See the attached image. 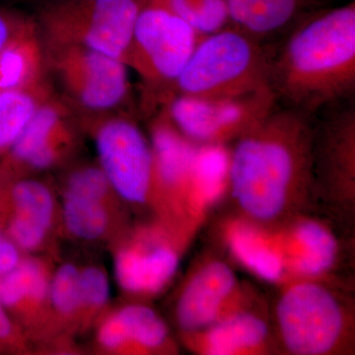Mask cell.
Returning a JSON list of instances; mask_svg holds the SVG:
<instances>
[{
  "instance_id": "obj_1",
  "label": "cell",
  "mask_w": 355,
  "mask_h": 355,
  "mask_svg": "<svg viewBox=\"0 0 355 355\" xmlns=\"http://www.w3.org/2000/svg\"><path fill=\"white\" fill-rule=\"evenodd\" d=\"M313 116L279 106L234 141L229 186L245 218L286 222L316 190Z\"/></svg>"
},
{
  "instance_id": "obj_2",
  "label": "cell",
  "mask_w": 355,
  "mask_h": 355,
  "mask_svg": "<svg viewBox=\"0 0 355 355\" xmlns=\"http://www.w3.org/2000/svg\"><path fill=\"white\" fill-rule=\"evenodd\" d=\"M270 88L277 105L314 116L355 92V2L320 9L273 49Z\"/></svg>"
},
{
  "instance_id": "obj_3",
  "label": "cell",
  "mask_w": 355,
  "mask_h": 355,
  "mask_svg": "<svg viewBox=\"0 0 355 355\" xmlns=\"http://www.w3.org/2000/svg\"><path fill=\"white\" fill-rule=\"evenodd\" d=\"M272 50L232 24L207 35L175 81L176 96L236 97L270 88Z\"/></svg>"
},
{
  "instance_id": "obj_4",
  "label": "cell",
  "mask_w": 355,
  "mask_h": 355,
  "mask_svg": "<svg viewBox=\"0 0 355 355\" xmlns=\"http://www.w3.org/2000/svg\"><path fill=\"white\" fill-rule=\"evenodd\" d=\"M286 280L275 307V331L284 352L294 355L350 352L354 318L343 299L322 280Z\"/></svg>"
},
{
  "instance_id": "obj_5",
  "label": "cell",
  "mask_w": 355,
  "mask_h": 355,
  "mask_svg": "<svg viewBox=\"0 0 355 355\" xmlns=\"http://www.w3.org/2000/svg\"><path fill=\"white\" fill-rule=\"evenodd\" d=\"M277 106L270 88L236 97L175 96L169 116L178 132L196 146H225L252 130Z\"/></svg>"
},
{
  "instance_id": "obj_6",
  "label": "cell",
  "mask_w": 355,
  "mask_h": 355,
  "mask_svg": "<svg viewBox=\"0 0 355 355\" xmlns=\"http://www.w3.org/2000/svg\"><path fill=\"white\" fill-rule=\"evenodd\" d=\"M202 38L164 0H146L135 23L132 50L147 76L174 84Z\"/></svg>"
},
{
  "instance_id": "obj_7",
  "label": "cell",
  "mask_w": 355,
  "mask_h": 355,
  "mask_svg": "<svg viewBox=\"0 0 355 355\" xmlns=\"http://www.w3.org/2000/svg\"><path fill=\"white\" fill-rule=\"evenodd\" d=\"M146 0H58L46 19L83 32L89 50L123 60L132 50L135 23Z\"/></svg>"
},
{
  "instance_id": "obj_8",
  "label": "cell",
  "mask_w": 355,
  "mask_h": 355,
  "mask_svg": "<svg viewBox=\"0 0 355 355\" xmlns=\"http://www.w3.org/2000/svg\"><path fill=\"white\" fill-rule=\"evenodd\" d=\"M98 155L101 169L116 195L125 202H154L153 148L135 123L109 121L98 132Z\"/></svg>"
},
{
  "instance_id": "obj_9",
  "label": "cell",
  "mask_w": 355,
  "mask_h": 355,
  "mask_svg": "<svg viewBox=\"0 0 355 355\" xmlns=\"http://www.w3.org/2000/svg\"><path fill=\"white\" fill-rule=\"evenodd\" d=\"M114 261L121 288L130 295L149 297L160 293L174 279L180 245L164 226L137 229L119 245Z\"/></svg>"
},
{
  "instance_id": "obj_10",
  "label": "cell",
  "mask_w": 355,
  "mask_h": 355,
  "mask_svg": "<svg viewBox=\"0 0 355 355\" xmlns=\"http://www.w3.org/2000/svg\"><path fill=\"white\" fill-rule=\"evenodd\" d=\"M249 305L233 268L226 261L212 259L198 266L184 282L175 316L182 334L193 333Z\"/></svg>"
},
{
  "instance_id": "obj_11",
  "label": "cell",
  "mask_w": 355,
  "mask_h": 355,
  "mask_svg": "<svg viewBox=\"0 0 355 355\" xmlns=\"http://www.w3.org/2000/svg\"><path fill=\"white\" fill-rule=\"evenodd\" d=\"M315 128L314 175L316 189L352 198L355 184V107L349 102Z\"/></svg>"
},
{
  "instance_id": "obj_12",
  "label": "cell",
  "mask_w": 355,
  "mask_h": 355,
  "mask_svg": "<svg viewBox=\"0 0 355 355\" xmlns=\"http://www.w3.org/2000/svg\"><path fill=\"white\" fill-rule=\"evenodd\" d=\"M154 202L174 217L188 216L193 161L198 146L174 125H159L153 130Z\"/></svg>"
},
{
  "instance_id": "obj_13",
  "label": "cell",
  "mask_w": 355,
  "mask_h": 355,
  "mask_svg": "<svg viewBox=\"0 0 355 355\" xmlns=\"http://www.w3.org/2000/svg\"><path fill=\"white\" fill-rule=\"evenodd\" d=\"M296 217V216H295ZM272 229L287 279H324L335 268L338 244L335 234L320 221L296 217Z\"/></svg>"
},
{
  "instance_id": "obj_14",
  "label": "cell",
  "mask_w": 355,
  "mask_h": 355,
  "mask_svg": "<svg viewBox=\"0 0 355 355\" xmlns=\"http://www.w3.org/2000/svg\"><path fill=\"white\" fill-rule=\"evenodd\" d=\"M97 343L114 354H156L174 352L169 329L148 306L128 304L103 318Z\"/></svg>"
},
{
  "instance_id": "obj_15",
  "label": "cell",
  "mask_w": 355,
  "mask_h": 355,
  "mask_svg": "<svg viewBox=\"0 0 355 355\" xmlns=\"http://www.w3.org/2000/svg\"><path fill=\"white\" fill-rule=\"evenodd\" d=\"M183 336L189 349L203 355L268 354L275 345L268 320L250 305Z\"/></svg>"
},
{
  "instance_id": "obj_16",
  "label": "cell",
  "mask_w": 355,
  "mask_h": 355,
  "mask_svg": "<svg viewBox=\"0 0 355 355\" xmlns=\"http://www.w3.org/2000/svg\"><path fill=\"white\" fill-rule=\"evenodd\" d=\"M50 266L38 258L21 259L0 277V302L15 311L35 335L53 331L50 307Z\"/></svg>"
},
{
  "instance_id": "obj_17",
  "label": "cell",
  "mask_w": 355,
  "mask_h": 355,
  "mask_svg": "<svg viewBox=\"0 0 355 355\" xmlns=\"http://www.w3.org/2000/svg\"><path fill=\"white\" fill-rule=\"evenodd\" d=\"M223 235L233 258L250 272L272 284L286 279L284 260L272 228L243 217L226 223Z\"/></svg>"
},
{
  "instance_id": "obj_18",
  "label": "cell",
  "mask_w": 355,
  "mask_h": 355,
  "mask_svg": "<svg viewBox=\"0 0 355 355\" xmlns=\"http://www.w3.org/2000/svg\"><path fill=\"white\" fill-rule=\"evenodd\" d=\"M70 67L74 90L88 108H112L127 94L128 76L123 60L86 49Z\"/></svg>"
},
{
  "instance_id": "obj_19",
  "label": "cell",
  "mask_w": 355,
  "mask_h": 355,
  "mask_svg": "<svg viewBox=\"0 0 355 355\" xmlns=\"http://www.w3.org/2000/svg\"><path fill=\"white\" fill-rule=\"evenodd\" d=\"M13 216L8 234L19 249L34 252L48 239L55 220V198L50 189L35 180H23L11 190Z\"/></svg>"
},
{
  "instance_id": "obj_20",
  "label": "cell",
  "mask_w": 355,
  "mask_h": 355,
  "mask_svg": "<svg viewBox=\"0 0 355 355\" xmlns=\"http://www.w3.org/2000/svg\"><path fill=\"white\" fill-rule=\"evenodd\" d=\"M328 0H227L231 24L265 41L286 34Z\"/></svg>"
},
{
  "instance_id": "obj_21",
  "label": "cell",
  "mask_w": 355,
  "mask_h": 355,
  "mask_svg": "<svg viewBox=\"0 0 355 355\" xmlns=\"http://www.w3.org/2000/svg\"><path fill=\"white\" fill-rule=\"evenodd\" d=\"M229 186V153L225 146H198L193 161L188 216L191 222L220 200Z\"/></svg>"
},
{
  "instance_id": "obj_22",
  "label": "cell",
  "mask_w": 355,
  "mask_h": 355,
  "mask_svg": "<svg viewBox=\"0 0 355 355\" xmlns=\"http://www.w3.org/2000/svg\"><path fill=\"white\" fill-rule=\"evenodd\" d=\"M58 112L51 107L37 108L12 146L13 157L34 169H46L58 159Z\"/></svg>"
},
{
  "instance_id": "obj_23",
  "label": "cell",
  "mask_w": 355,
  "mask_h": 355,
  "mask_svg": "<svg viewBox=\"0 0 355 355\" xmlns=\"http://www.w3.org/2000/svg\"><path fill=\"white\" fill-rule=\"evenodd\" d=\"M114 205V200L64 195L62 217L65 227L78 239H103L113 226Z\"/></svg>"
},
{
  "instance_id": "obj_24",
  "label": "cell",
  "mask_w": 355,
  "mask_h": 355,
  "mask_svg": "<svg viewBox=\"0 0 355 355\" xmlns=\"http://www.w3.org/2000/svg\"><path fill=\"white\" fill-rule=\"evenodd\" d=\"M80 270L64 263L51 275L50 307L53 331L78 330L80 323Z\"/></svg>"
},
{
  "instance_id": "obj_25",
  "label": "cell",
  "mask_w": 355,
  "mask_h": 355,
  "mask_svg": "<svg viewBox=\"0 0 355 355\" xmlns=\"http://www.w3.org/2000/svg\"><path fill=\"white\" fill-rule=\"evenodd\" d=\"M173 12L202 37L231 24L227 0H164Z\"/></svg>"
},
{
  "instance_id": "obj_26",
  "label": "cell",
  "mask_w": 355,
  "mask_h": 355,
  "mask_svg": "<svg viewBox=\"0 0 355 355\" xmlns=\"http://www.w3.org/2000/svg\"><path fill=\"white\" fill-rule=\"evenodd\" d=\"M31 96L16 90H0V150L11 147L36 112Z\"/></svg>"
},
{
  "instance_id": "obj_27",
  "label": "cell",
  "mask_w": 355,
  "mask_h": 355,
  "mask_svg": "<svg viewBox=\"0 0 355 355\" xmlns=\"http://www.w3.org/2000/svg\"><path fill=\"white\" fill-rule=\"evenodd\" d=\"M80 323L79 331L90 328L102 316L109 302L110 286L106 272L99 266L80 270Z\"/></svg>"
},
{
  "instance_id": "obj_28",
  "label": "cell",
  "mask_w": 355,
  "mask_h": 355,
  "mask_svg": "<svg viewBox=\"0 0 355 355\" xmlns=\"http://www.w3.org/2000/svg\"><path fill=\"white\" fill-rule=\"evenodd\" d=\"M29 70V55L25 46L15 40L0 51V90L19 89Z\"/></svg>"
},
{
  "instance_id": "obj_29",
  "label": "cell",
  "mask_w": 355,
  "mask_h": 355,
  "mask_svg": "<svg viewBox=\"0 0 355 355\" xmlns=\"http://www.w3.org/2000/svg\"><path fill=\"white\" fill-rule=\"evenodd\" d=\"M114 191L99 168L88 167L74 172L65 184L64 195L114 200Z\"/></svg>"
},
{
  "instance_id": "obj_30",
  "label": "cell",
  "mask_w": 355,
  "mask_h": 355,
  "mask_svg": "<svg viewBox=\"0 0 355 355\" xmlns=\"http://www.w3.org/2000/svg\"><path fill=\"white\" fill-rule=\"evenodd\" d=\"M21 26L22 20L19 16L6 9L0 8V51L17 40L15 32L20 31Z\"/></svg>"
},
{
  "instance_id": "obj_31",
  "label": "cell",
  "mask_w": 355,
  "mask_h": 355,
  "mask_svg": "<svg viewBox=\"0 0 355 355\" xmlns=\"http://www.w3.org/2000/svg\"><path fill=\"white\" fill-rule=\"evenodd\" d=\"M20 261L19 248L0 232V277L13 270Z\"/></svg>"
},
{
  "instance_id": "obj_32",
  "label": "cell",
  "mask_w": 355,
  "mask_h": 355,
  "mask_svg": "<svg viewBox=\"0 0 355 355\" xmlns=\"http://www.w3.org/2000/svg\"><path fill=\"white\" fill-rule=\"evenodd\" d=\"M14 336H17L15 334V328L10 318L7 315L6 308L0 302V342L15 338Z\"/></svg>"
}]
</instances>
